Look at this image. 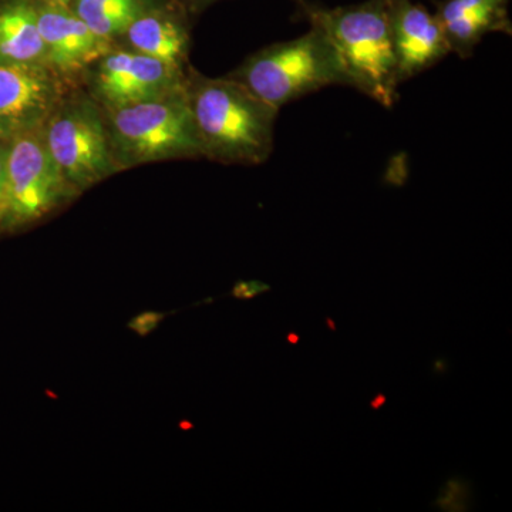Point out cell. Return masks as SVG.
<instances>
[{"mask_svg": "<svg viewBox=\"0 0 512 512\" xmlns=\"http://www.w3.org/2000/svg\"><path fill=\"white\" fill-rule=\"evenodd\" d=\"M511 0H436V16L451 53L467 60L485 36H512Z\"/></svg>", "mask_w": 512, "mask_h": 512, "instance_id": "obj_11", "label": "cell"}, {"mask_svg": "<svg viewBox=\"0 0 512 512\" xmlns=\"http://www.w3.org/2000/svg\"><path fill=\"white\" fill-rule=\"evenodd\" d=\"M286 340H288L291 345H298L299 342H301V338H299L298 333H288V336H286Z\"/></svg>", "mask_w": 512, "mask_h": 512, "instance_id": "obj_19", "label": "cell"}, {"mask_svg": "<svg viewBox=\"0 0 512 512\" xmlns=\"http://www.w3.org/2000/svg\"><path fill=\"white\" fill-rule=\"evenodd\" d=\"M0 64H47L33 0H10L0 8Z\"/></svg>", "mask_w": 512, "mask_h": 512, "instance_id": "obj_12", "label": "cell"}, {"mask_svg": "<svg viewBox=\"0 0 512 512\" xmlns=\"http://www.w3.org/2000/svg\"><path fill=\"white\" fill-rule=\"evenodd\" d=\"M46 3H55V5L69 6L74 0H43Z\"/></svg>", "mask_w": 512, "mask_h": 512, "instance_id": "obj_20", "label": "cell"}, {"mask_svg": "<svg viewBox=\"0 0 512 512\" xmlns=\"http://www.w3.org/2000/svg\"><path fill=\"white\" fill-rule=\"evenodd\" d=\"M326 323H328V326H329V329L332 330V332H336V326H335V322H333L332 319L330 318H326Z\"/></svg>", "mask_w": 512, "mask_h": 512, "instance_id": "obj_22", "label": "cell"}, {"mask_svg": "<svg viewBox=\"0 0 512 512\" xmlns=\"http://www.w3.org/2000/svg\"><path fill=\"white\" fill-rule=\"evenodd\" d=\"M59 104V80L52 67L0 64V140L45 126Z\"/></svg>", "mask_w": 512, "mask_h": 512, "instance_id": "obj_8", "label": "cell"}, {"mask_svg": "<svg viewBox=\"0 0 512 512\" xmlns=\"http://www.w3.org/2000/svg\"><path fill=\"white\" fill-rule=\"evenodd\" d=\"M43 130L50 156L73 191L86 190L120 170L106 121L92 101L59 104Z\"/></svg>", "mask_w": 512, "mask_h": 512, "instance_id": "obj_5", "label": "cell"}, {"mask_svg": "<svg viewBox=\"0 0 512 512\" xmlns=\"http://www.w3.org/2000/svg\"><path fill=\"white\" fill-rule=\"evenodd\" d=\"M70 8L96 35L110 40L146 12L143 0H74Z\"/></svg>", "mask_w": 512, "mask_h": 512, "instance_id": "obj_14", "label": "cell"}, {"mask_svg": "<svg viewBox=\"0 0 512 512\" xmlns=\"http://www.w3.org/2000/svg\"><path fill=\"white\" fill-rule=\"evenodd\" d=\"M8 141L0 140V225H2L3 208H5V165Z\"/></svg>", "mask_w": 512, "mask_h": 512, "instance_id": "obj_17", "label": "cell"}, {"mask_svg": "<svg viewBox=\"0 0 512 512\" xmlns=\"http://www.w3.org/2000/svg\"><path fill=\"white\" fill-rule=\"evenodd\" d=\"M107 113L111 151L120 170L170 158L204 157L185 86Z\"/></svg>", "mask_w": 512, "mask_h": 512, "instance_id": "obj_4", "label": "cell"}, {"mask_svg": "<svg viewBox=\"0 0 512 512\" xmlns=\"http://www.w3.org/2000/svg\"><path fill=\"white\" fill-rule=\"evenodd\" d=\"M204 157L227 164H262L275 144L279 110L249 93L231 77L194 73L185 80Z\"/></svg>", "mask_w": 512, "mask_h": 512, "instance_id": "obj_2", "label": "cell"}, {"mask_svg": "<svg viewBox=\"0 0 512 512\" xmlns=\"http://www.w3.org/2000/svg\"><path fill=\"white\" fill-rule=\"evenodd\" d=\"M94 90L107 109L140 103L185 86L178 67L137 52H109L97 60Z\"/></svg>", "mask_w": 512, "mask_h": 512, "instance_id": "obj_7", "label": "cell"}, {"mask_svg": "<svg viewBox=\"0 0 512 512\" xmlns=\"http://www.w3.org/2000/svg\"><path fill=\"white\" fill-rule=\"evenodd\" d=\"M37 25L47 66L55 72H79L110 52V40L96 35L70 6L43 2L37 6Z\"/></svg>", "mask_w": 512, "mask_h": 512, "instance_id": "obj_10", "label": "cell"}, {"mask_svg": "<svg viewBox=\"0 0 512 512\" xmlns=\"http://www.w3.org/2000/svg\"><path fill=\"white\" fill-rule=\"evenodd\" d=\"M72 192L50 156L43 126L10 138L2 225L15 228L40 220Z\"/></svg>", "mask_w": 512, "mask_h": 512, "instance_id": "obj_6", "label": "cell"}, {"mask_svg": "<svg viewBox=\"0 0 512 512\" xmlns=\"http://www.w3.org/2000/svg\"><path fill=\"white\" fill-rule=\"evenodd\" d=\"M390 22L400 84L427 72L451 55L439 20L421 3L392 0Z\"/></svg>", "mask_w": 512, "mask_h": 512, "instance_id": "obj_9", "label": "cell"}, {"mask_svg": "<svg viewBox=\"0 0 512 512\" xmlns=\"http://www.w3.org/2000/svg\"><path fill=\"white\" fill-rule=\"evenodd\" d=\"M291 2L296 15L328 40L345 86L392 109L400 86L390 22L392 0H365L336 8L316 0Z\"/></svg>", "mask_w": 512, "mask_h": 512, "instance_id": "obj_1", "label": "cell"}, {"mask_svg": "<svg viewBox=\"0 0 512 512\" xmlns=\"http://www.w3.org/2000/svg\"><path fill=\"white\" fill-rule=\"evenodd\" d=\"M271 286L261 281H241L235 285L232 296L237 299H254L256 296L271 291Z\"/></svg>", "mask_w": 512, "mask_h": 512, "instance_id": "obj_16", "label": "cell"}, {"mask_svg": "<svg viewBox=\"0 0 512 512\" xmlns=\"http://www.w3.org/2000/svg\"><path fill=\"white\" fill-rule=\"evenodd\" d=\"M228 77L276 110L326 87L345 86L332 47L315 28L258 50Z\"/></svg>", "mask_w": 512, "mask_h": 512, "instance_id": "obj_3", "label": "cell"}, {"mask_svg": "<svg viewBox=\"0 0 512 512\" xmlns=\"http://www.w3.org/2000/svg\"><path fill=\"white\" fill-rule=\"evenodd\" d=\"M471 498H473V484L464 478L454 476L448 478L440 488L433 507L446 512H464L471 510Z\"/></svg>", "mask_w": 512, "mask_h": 512, "instance_id": "obj_15", "label": "cell"}, {"mask_svg": "<svg viewBox=\"0 0 512 512\" xmlns=\"http://www.w3.org/2000/svg\"><path fill=\"white\" fill-rule=\"evenodd\" d=\"M386 403H387L386 394L377 393V394H375V397H373V399L370 400L369 404H370V407H372V409L375 410V412H377V410L382 409V407Z\"/></svg>", "mask_w": 512, "mask_h": 512, "instance_id": "obj_18", "label": "cell"}, {"mask_svg": "<svg viewBox=\"0 0 512 512\" xmlns=\"http://www.w3.org/2000/svg\"><path fill=\"white\" fill-rule=\"evenodd\" d=\"M194 6L208 5V3L214 2V0H190Z\"/></svg>", "mask_w": 512, "mask_h": 512, "instance_id": "obj_21", "label": "cell"}, {"mask_svg": "<svg viewBox=\"0 0 512 512\" xmlns=\"http://www.w3.org/2000/svg\"><path fill=\"white\" fill-rule=\"evenodd\" d=\"M124 36L134 52L181 69L188 50V32L180 20L163 13L143 12Z\"/></svg>", "mask_w": 512, "mask_h": 512, "instance_id": "obj_13", "label": "cell"}]
</instances>
